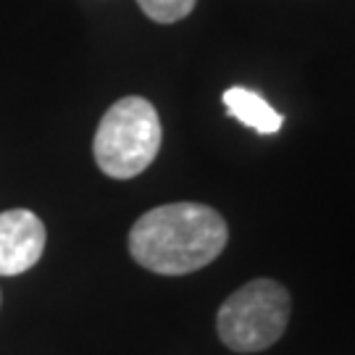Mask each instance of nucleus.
I'll return each mask as SVG.
<instances>
[{
  "label": "nucleus",
  "mask_w": 355,
  "mask_h": 355,
  "mask_svg": "<svg viewBox=\"0 0 355 355\" xmlns=\"http://www.w3.org/2000/svg\"><path fill=\"white\" fill-rule=\"evenodd\" d=\"M229 242L224 216L205 203H168L142 214L129 229L135 263L161 277H184L214 263Z\"/></svg>",
  "instance_id": "f257e3e1"
},
{
  "label": "nucleus",
  "mask_w": 355,
  "mask_h": 355,
  "mask_svg": "<svg viewBox=\"0 0 355 355\" xmlns=\"http://www.w3.org/2000/svg\"><path fill=\"white\" fill-rule=\"evenodd\" d=\"M161 140L164 129L155 105L140 95H127L103 114L92 155L105 177L135 179L155 161Z\"/></svg>",
  "instance_id": "f03ea898"
},
{
  "label": "nucleus",
  "mask_w": 355,
  "mask_h": 355,
  "mask_svg": "<svg viewBox=\"0 0 355 355\" xmlns=\"http://www.w3.org/2000/svg\"><path fill=\"white\" fill-rule=\"evenodd\" d=\"M290 313L292 297L284 284L253 279L221 303L216 313V331L234 353H263L282 340Z\"/></svg>",
  "instance_id": "7ed1b4c3"
},
{
  "label": "nucleus",
  "mask_w": 355,
  "mask_h": 355,
  "mask_svg": "<svg viewBox=\"0 0 355 355\" xmlns=\"http://www.w3.org/2000/svg\"><path fill=\"white\" fill-rule=\"evenodd\" d=\"M45 253V224L26 208L0 214V277H19Z\"/></svg>",
  "instance_id": "20e7f679"
},
{
  "label": "nucleus",
  "mask_w": 355,
  "mask_h": 355,
  "mask_svg": "<svg viewBox=\"0 0 355 355\" xmlns=\"http://www.w3.org/2000/svg\"><path fill=\"white\" fill-rule=\"evenodd\" d=\"M224 105H227L229 116H234L245 127L255 129L261 135H274L279 132L284 124V116L277 114L258 92L245 87H229L224 92Z\"/></svg>",
  "instance_id": "39448f33"
},
{
  "label": "nucleus",
  "mask_w": 355,
  "mask_h": 355,
  "mask_svg": "<svg viewBox=\"0 0 355 355\" xmlns=\"http://www.w3.org/2000/svg\"><path fill=\"white\" fill-rule=\"evenodd\" d=\"M198 0H137L142 13L155 24H177L187 19Z\"/></svg>",
  "instance_id": "423d86ee"
},
{
  "label": "nucleus",
  "mask_w": 355,
  "mask_h": 355,
  "mask_svg": "<svg viewBox=\"0 0 355 355\" xmlns=\"http://www.w3.org/2000/svg\"><path fill=\"white\" fill-rule=\"evenodd\" d=\"M0 300H3V295H0Z\"/></svg>",
  "instance_id": "0eeeda50"
}]
</instances>
